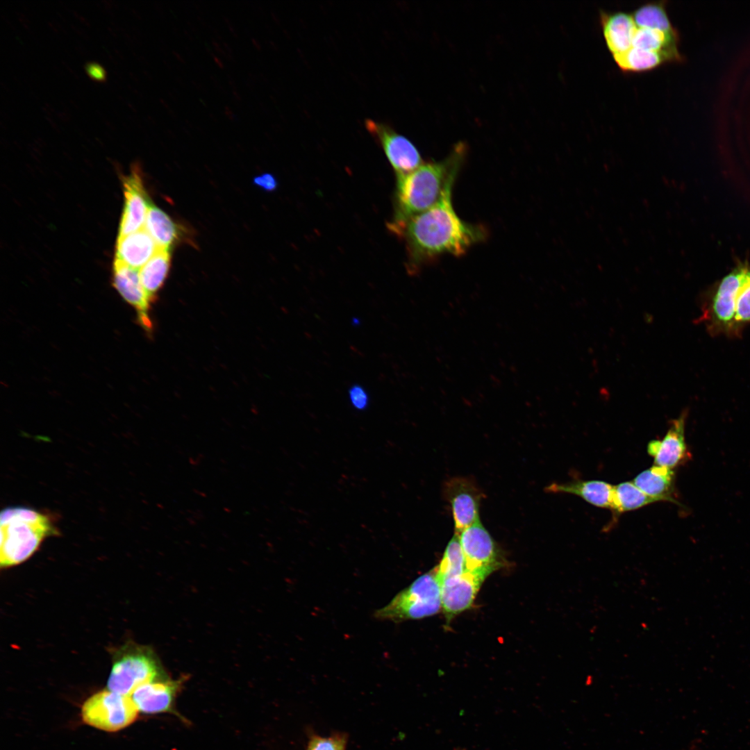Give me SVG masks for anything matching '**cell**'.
<instances>
[{
	"label": "cell",
	"mask_w": 750,
	"mask_h": 750,
	"mask_svg": "<svg viewBox=\"0 0 750 750\" xmlns=\"http://www.w3.org/2000/svg\"><path fill=\"white\" fill-rule=\"evenodd\" d=\"M454 183L448 185L433 206L410 218L395 233L405 240L411 274L444 254L464 255L487 238L482 225L463 221L457 215L452 203Z\"/></svg>",
	"instance_id": "cell-1"
},
{
	"label": "cell",
	"mask_w": 750,
	"mask_h": 750,
	"mask_svg": "<svg viewBox=\"0 0 750 750\" xmlns=\"http://www.w3.org/2000/svg\"><path fill=\"white\" fill-rule=\"evenodd\" d=\"M466 155L467 145L460 142L443 160L423 162L410 173L397 175L394 217L389 229L395 233L410 218L433 206L456 181Z\"/></svg>",
	"instance_id": "cell-2"
},
{
	"label": "cell",
	"mask_w": 750,
	"mask_h": 750,
	"mask_svg": "<svg viewBox=\"0 0 750 750\" xmlns=\"http://www.w3.org/2000/svg\"><path fill=\"white\" fill-rule=\"evenodd\" d=\"M0 522L1 567L24 562L38 550L44 538L56 533L50 517L27 507L2 510Z\"/></svg>",
	"instance_id": "cell-3"
},
{
	"label": "cell",
	"mask_w": 750,
	"mask_h": 750,
	"mask_svg": "<svg viewBox=\"0 0 750 750\" xmlns=\"http://www.w3.org/2000/svg\"><path fill=\"white\" fill-rule=\"evenodd\" d=\"M740 261L703 295L698 319L711 336L738 338L735 327L736 297L749 267Z\"/></svg>",
	"instance_id": "cell-4"
},
{
	"label": "cell",
	"mask_w": 750,
	"mask_h": 750,
	"mask_svg": "<svg viewBox=\"0 0 750 750\" xmlns=\"http://www.w3.org/2000/svg\"><path fill=\"white\" fill-rule=\"evenodd\" d=\"M442 608L441 588L435 567L418 577L386 606L375 611L378 620L401 622L437 614Z\"/></svg>",
	"instance_id": "cell-5"
},
{
	"label": "cell",
	"mask_w": 750,
	"mask_h": 750,
	"mask_svg": "<svg viewBox=\"0 0 750 750\" xmlns=\"http://www.w3.org/2000/svg\"><path fill=\"white\" fill-rule=\"evenodd\" d=\"M138 712L131 697L107 689L94 694L83 703L81 717L91 726L114 732L131 724Z\"/></svg>",
	"instance_id": "cell-6"
},
{
	"label": "cell",
	"mask_w": 750,
	"mask_h": 750,
	"mask_svg": "<svg viewBox=\"0 0 750 750\" xmlns=\"http://www.w3.org/2000/svg\"><path fill=\"white\" fill-rule=\"evenodd\" d=\"M160 678L159 667L150 651L131 650L114 662L107 689L130 697L139 685Z\"/></svg>",
	"instance_id": "cell-7"
},
{
	"label": "cell",
	"mask_w": 750,
	"mask_h": 750,
	"mask_svg": "<svg viewBox=\"0 0 750 750\" xmlns=\"http://www.w3.org/2000/svg\"><path fill=\"white\" fill-rule=\"evenodd\" d=\"M365 125L381 145L397 175L410 173L424 162L414 144L389 125L370 119Z\"/></svg>",
	"instance_id": "cell-8"
},
{
	"label": "cell",
	"mask_w": 750,
	"mask_h": 750,
	"mask_svg": "<svg viewBox=\"0 0 750 750\" xmlns=\"http://www.w3.org/2000/svg\"><path fill=\"white\" fill-rule=\"evenodd\" d=\"M458 535L466 570L490 574L500 566L497 545L480 520Z\"/></svg>",
	"instance_id": "cell-9"
},
{
	"label": "cell",
	"mask_w": 750,
	"mask_h": 750,
	"mask_svg": "<svg viewBox=\"0 0 750 750\" xmlns=\"http://www.w3.org/2000/svg\"><path fill=\"white\" fill-rule=\"evenodd\" d=\"M445 494L451 506L455 534L480 520L482 494L472 481L466 478H451L446 484Z\"/></svg>",
	"instance_id": "cell-10"
},
{
	"label": "cell",
	"mask_w": 750,
	"mask_h": 750,
	"mask_svg": "<svg viewBox=\"0 0 750 750\" xmlns=\"http://www.w3.org/2000/svg\"><path fill=\"white\" fill-rule=\"evenodd\" d=\"M489 575L465 569L462 574L440 583L442 608L448 619L471 607L479 588Z\"/></svg>",
	"instance_id": "cell-11"
},
{
	"label": "cell",
	"mask_w": 750,
	"mask_h": 750,
	"mask_svg": "<svg viewBox=\"0 0 750 750\" xmlns=\"http://www.w3.org/2000/svg\"><path fill=\"white\" fill-rule=\"evenodd\" d=\"M688 411L685 410L670 422L669 429L661 440H651L647 446L648 453L654 458V465L672 469L684 464L691 456L685 438Z\"/></svg>",
	"instance_id": "cell-12"
},
{
	"label": "cell",
	"mask_w": 750,
	"mask_h": 750,
	"mask_svg": "<svg viewBox=\"0 0 750 750\" xmlns=\"http://www.w3.org/2000/svg\"><path fill=\"white\" fill-rule=\"evenodd\" d=\"M124 207L119 225V236H124L144 227L148 210L151 205L138 172L123 178Z\"/></svg>",
	"instance_id": "cell-13"
},
{
	"label": "cell",
	"mask_w": 750,
	"mask_h": 750,
	"mask_svg": "<svg viewBox=\"0 0 750 750\" xmlns=\"http://www.w3.org/2000/svg\"><path fill=\"white\" fill-rule=\"evenodd\" d=\"M112 281L123 299L137 310L140 324L146 331H150L152 324L148 312L151 301L142 285L139 269L115 259Z\"/></svg>",
	"instance_id": "cell-14"
},
{
	"label": "cell",
	"mask_w": 750,
	"mask_h": 750,
	"mask_svg": "<svg viewBox=\"0 0 750 750\" xmlns=\"http://www.w3.org/2000/svg\"><path fill=\"white\" fill-rule=\"evenodd\" d=\"M178 682L158 678L139 685L130 696L138 711L155 714L171 711Z\"/></svg>",
	"instance_id": "cell-15"
},
{
	"label": "cell",
	"mask_w": 750,
	"mask_h": 750,
	"mask_svg": "<svg viewBox=\"0 0 750 750\" xmlns=\"http://www.w3.org/2000/svg\"><path fill=\"white\" fill-rule=\"evenodd\" d=\"M600 23L606 47L612 56L632 47L637 25L631 13L601 11Z\"/></svg>",
	"instance_id": "cell-16"
},
{
	"label": "cell",
	"mask_w": 750,
	"mask_h": 750,
	"mask_svg": "<svg viewBox=\"0 0 750 750\" xmlns=\"http://www.w3.org/2000/svg\"><path fill=\"white\" fill-rule=\"evenodd\" d=\"M160 248L143 228L124 236H118L115 259L124 264L140 269Z\"/></svg>",
	"instance_id": "cell-17"
},
{
	"label": "cell",
	"mask_w": 750,
	"mask_h": 750,
	"mask_svg": "<svg viewBox=\"0 0 750 750\" xmlns=\"http://www.w3.org/2000/svg\"><path fill=\"white\" fill-rule=\"evenodd\" d=\"M554 493H567L581 497L589 503L614 510V486L599 480H576L565 483H553L546 488Z\"/></svg>",
	"instance_id": "cell-18"
},
{
	"label": "cell",
	"mask_w": 750,
	"mask_h": 750,
	"mask_svg": "<svg viewBox=\"0 0 750 750\" xmlns=\"http://www.w3.org/2000/svg\"><path fill=\"white\" fill-rule=\"evenodd\" d=\"M633 483L659 501L680 504L674 497V472L672 469L654 465L638 474Z\"/></svg>",
	"instance_id": "cell-19"
},
{
	"label": "cell",
	"mask_w": 750,
	"mask_h": 750,
	"mask_svg": "<svg viewBox=\"0 0 750 750\" xmlns=\"http://www.w3.org/2000/svg\"><path fill=\"white\" fill-rule=\"evenodd\" d=\"M160 249L170 250L180 238L181 231L177 224L158 207L151 205L144 227Z\"/></svg>",
	"instance_id": "cell-20"
},
{
	"label": "cell",
	"mask_w": 750,
	"mask_h": 750,
	"mask_svg": "<svg viewBox=\"0 0 750 750\" xmlns=\"http://www.w3.org/2000/svg\"><path fill=\"white\" fill-rule=\"evenodd\" d=\"M170 250L159 249L154 256L140 269L142 285L153 301L163 285L170 266Z\"/></svg>",
	"instance_id": "cell-21"
},
{
	"label": "cell",
	"mask_w": 750,
	"mask_h": 750,
	"mask_svg": "<svg viewBox=\"0 0 750 750\" xmlns=\"http://www.w3.org/2000/svg\"><path fill=\"white\" fill-rule=\"evenodd\" d=\"M612 57L618 67L626 73L646 72L670 62L660 53L636 48H631L627 51Z\"/></svg>",
	"instance_id": "cell-22"
},
{
	"label": "cell",
	"mask_w": 750,
	"mask_h": 750,
	"mask_svg": "<svg viewBox=\"0 0 750 750\" xmlns=\"http://www.w3.org/2000/svg\"><path fill=\"white\" fill-rule=\"evenodd\" d=\"M631 14L638 27L666 32L676 31L667 15L665 1L644 3L638 7Z\"/></svg>",
	"instance_id": "cell-23"
},
{
	"label": "cell",
	"mask_w": 750,
	"mask_h": 750,
	"mask_svg": "<svg viewBox=\"0 0 750 750\" xmlns=\"http://www.w3.org/2000/svg\"><path fill=\"white\" fill-rule=\"evenodd\" d=\"M614 512L622 514L637 510L659 501L638 488L633 481L620 483L614 486Z\"/></svg>",
	"instance_id": "cell-24"
},
{
	"label": "cell",
	"mask_w": 750,
	"mask_h": 750,
	"mask_svg": "<svg viewBox=\"0 0 750 750\" xmlns=\"http://www.w3.org/2000/svg\"><path fill=\"white\" fill-rule=\"evenodd\" d=\"M435 569L439 583L459 576L465 571V558L457 534H454L449 542L442 560L435 567Z\"/></svg>",
	"instance_id": "cell-25"
},
{
	"label": "cell",
	"mask_w": 750,
	"mask_h": 750,
	"mask_svg": "<svg viewBox=\"0 0 750 750\" xmlns=\"http://www.w3.org/2000/svg\"><path fill=\"white\" fill-rule=\"evenodd\" d=\"M750 324V265L743 278L736 297L735 327L739 338L744 328Z\"/></svg>",
	"instance_id": "cell-26"
},
{
	"label": "cell",
	"mask_w": 750,
	"mask_h": 750,
	"mask_svg": "<svg viewBox=\"0 0 750 750\" xmlns=\"http://www.w3.org/2000/svg\"><path fill=\"white\" fill-rule=\"evenodd\" d=\"M345 739L342 736L335 735L330 738H312L307 750H344Z\"/></svg>",
	"instance_id": "cell-27"
},
{
	"label": "cell",
	"mask_w": 750,
	"mask_h": 750,
	"mask_svg": "<svg viewBox=\"0 0 750 750\" xmlns=\"http://www.w3.org/2000/svg\"><path fill=\"white\" fill-rule=\"evenodd\" d=\"M349 397L351 406L358 410H364L369 406V394L359 384H354L349 389Z\"/></svg>",
	"instance_id": "cell-28"
},
{
	"label": "cell",
	"mask_w": 750,
	"mask_h": 750,
	"mask_svg": "<svg viewBox=\"0 0 750 750\" xmlns=\"http://www.w3.org/2000/svg\"><path fill=\"white\" fill-rule=\"evenodd\" d=\"M253 183L266 191H272L277 188L278 182L276 178L271 174H263L256 176Z\"/></svg>",
	"instance_id": "cell-29"
},
{
	"label": "cell",
	"mask_w": 750,
	"mask_h": 750,
	"mask_svg": "<svg viewBox=\"0 0 750 750\" xmlns=\"http://www.w3.org/2000/svg\"><path fill=\"white\" fill-rule=\"evenodd\" d=\"M85 69L88 76L93 80L97 81H104L106 80V71L97 62H88L85 65Z\"/></svg>",
	"instance_id": "cell-30"
}]
</instances>
